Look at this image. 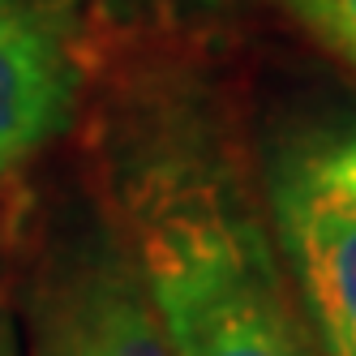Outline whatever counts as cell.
Instances as JSON below:
<instances>
[{
  "label": "cell",
  "mask_w": 356,
  "mask_h": 356,
  "mask_svg": "<svg viewBox=\"0 0 356 356\" xmlns=\"http://www.w3.org/2000/svg\"><path fill=\"white\" fill-rule=\"evenodd\" d=\"M99 159L108 215L142 266L168 356H326L232 120L193 73L155 69L124 86Z\"/></svg>",
  "instance_id": "6da1fadb"
},
{
  "label": "cell",
  "mask_w": 356,
  "mask_h": 356,
  "mask_svg": "<svg viewBox=\"0 0 356 356\" xmlns=\"http://www.w3.org/2000/svg\"><path fill=\"white\" fill-rule=\"evenodd\" d=\"M258 185L318 348L356 356V116H314L284 129Z\"/></svg>",
  "instance_id": "7a4b0ae2"
},
{
  "label": "cell",
  "mask_w": 356,
  "mask_h": 356,
  "mask_svg": "<svg viewBox=\"0 0 356 356\" xmlns=\"http://www.w3.org/2000/svg\"><path fill=\"white\" fill-rule=\"evenodd\" d=\"M26 356H168L142 266L108 211L69 223L47 249Z\"/></svg>",
  "instance_id": "3957f363"
},
{
  "label": "cell",
  "mask_w": 356,
  "mask_h": 356,
  "mask_svg": "<svg viewBox=\"0 0 356 356\" xmlns=\"http://www.w3.org/2000/svg\"><path fill=\"white\" fill-rule=\"evenodd\" d=\"M86 69L52 0H0V181L69 134Z\"/></svg>",
  "instance_id": "277c9868"
},
{
  "label": "cell",
  "mask_w": 356,
  "mask_h": 356,
  "mask_svg": "<svg viewBox=\"0 0 356 356\" xmlns=\"http://www.w3.org/2000/svg\"><path fill=\"white\" fill-rule=\"evenodd\" d=\"M284 9L356 73V0H284Z\"/></svg>",
  "instance_id": "5b68a950"
},
{
  "label": "cell",
  "mask_w": 356,
  "mask_h": 356,
  "mask_svg": "<svg viewBox=\"0 0 356 356\" xmlns=\"http://www.w3.org/2000/svg\"><path fill=\"white\" fill-rule=\"evenodd\" d=\"M124 9H142V13H176V17H193V13H215L223 0H116Z\"/></svg>",
  "instance_id": "8992f818"
},
{
  "label": "cell",
  "mask_w": 356,
  "mask_h": 356,
  "mask_svg": "<svg viewBox=\"0 0 356 356\" xmlns=\"http://www.w3.org/2000/svg\"><path fill=\"white\" fill-rule=\"evenodd\" d=\"M0 356H26L22 352V335H17V322L0 309Z\"/></svg>",
  "instance_id": "52a82bcc"
}]
</instances>
